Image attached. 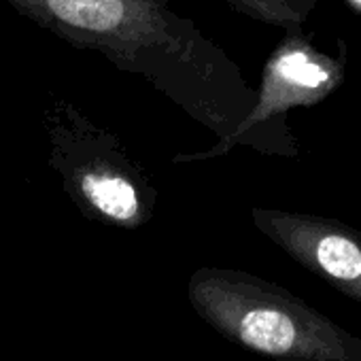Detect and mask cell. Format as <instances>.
Segmentation results:
<instances>
[{
	"instance_id": "obj_1",
	"label": "cell",
	"mask_w": 361,
	"mask_h": 361,
	"mask_svg": "<svg viewBox=\"0 0 361 361\" xmlns=\"http://www.w3.org/2000/svg\"><path fill=\"white\" fill-rule=\"evenodd\" d=\"M77 49L102 54L115 68L147 79L157 92L230 138L255 104L238 66L170 0H3Z\"/></svg>"
},
{
	"instance_id": "obj_5",
	"label": "cell",
	"mask_w": 361,
	"mask_h": 361,
	"mask_svg": "<svg viewBox=\"0 0 361 361\" xmlns=\"http://www.w3.org/2000/svg\"><path fill=\"white\" fill-rule=\"evenodd\" d=\"M251 221L295 264L361 304L359 230L340 219L266 207H253Z\"/></svg>"
},
{
	"instance_id": "obj_4",
	"label": "cell",
	"mask_w": 361,
	"mask_h": 361,
	"mask_svg": "<svg viewBox=\"0 0 361 361\" xmlns=\"http://www.w3.org/2000/svg\"><path fill=\"white\" fill-rule=\"evenodd\" d=\"M336 79L329 68L312 60L298 47L281 49L266 66L262 87L255 94V104L236 132L217 140L211 149L200 153H180L174 164L207 161L228 155L234 147H251L268 155L295 157L298 145L285 126V113L293 106H306L321 100Z\"/></svg>"
},
{
	"instance_id": "obj_3",
	"label": "cell",
	"mask_w": 361,
	"mask_h": 361,
	"mask_svg": "<svg viewBox=\"0 0 361 361\" xmlns=\"http://www.w3.org/2000/svg\"><path fill=\"white\" fill-rule=\"evenodd\" d=\"M43 126L49 166L85 219L121 230L151 221L159 194L117 134L96 126L64 98L43 109Z\"/></svg>"
},
{
	"instance_id": "obj_2",
	"label": "cell",
	"mask_w": 361,
	"mask_h": 361,
	"mask_svg": "<svg viewBox=\"0 0 361 361\" xmlns=\"http://www.w3.org/2000/svg\"><path fill=\"white\" fill-rule=\"evenodd\" d=\"M196 314L230 342L279 361H361V338L257 274L204 266L188 281Z\"/></svg>"
},
{
	"instance_id": "obj_6",
	"label": "cell",
	"mask_w": 361,
	"mask_h": 361,
	"mask_svg": "<svg viewBox=\"0 0 361 361\" xmlns=\"http://www.w3.org/2000/svg\"><path fill=\"white\" fill-rule=\"evenodd\" d=\"M228 3L240 13L253 16L264 22H272V24H285L291 18L287 0H228Z\"/></svg>"
},
{
	"instance_id": "obj_7",
	"label": "cell",
	"mask_w": 361,
	"mask_h": 361,
	"mask_svg": "<svg viewBox=\"0 0 361 361\" xmlns=\"http://www.w3.org/2000/svg\"><path fill=\"white\" fill-rule=\"evenodd\" d=\"M359 3H361V0H359Z\"/></svg>"
}]
</instances>
